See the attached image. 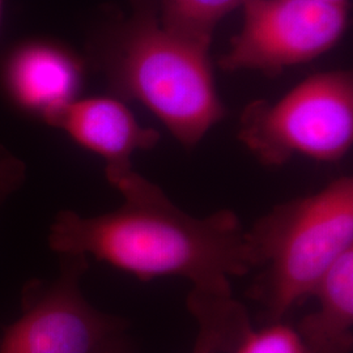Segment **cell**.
<instances>
[{
	"mask_svg": "<svg viewBox=\"0 0 353 353\" xmlns=\"http://www.w3.org/2000/svg\"><path fill=\"white\" fill-rule=\"evenodd\" d=\"M115 189L123 204L112 212L57 214L51 249L59 255L93 256L143 281L188 279L194 290L208 292H232L230 279L252 272L248 230L236 212L191 216L137 172Z\"/></svg>",
	"mask_w": 353,
	"mask_h": 353,
	"instance_id": "obj_1",
	"label": "cell"
},
{
	"mask_svg": "<svg viewBox=\"0 0 353 353\" xmlns=\"http://www.w3.org/2000/svg\"><path fill=\"white\" fill-rule=\"evenodd\" d=\"M93 54L117 99L140 102L188 150L225 117L208 49L164 28L152 0H134L132 16L106 28Z\"/></svg>",
	"mask_w": 353,
	"mask_h": 353,
	"instance_id": "obj_2",
	"label": "cell"
},
{
	"mask_svg": "<svg viewBox=\"0 0 353 353\" xmlns=\"http://www.w3.org/2000/svg\"><path fill=\"white\" fill-rule=\"evenodd\" d=\"M254 270L249 296L270 322L310 299L353 249V178L339 176L313 195L281 203L248 230Z\"/></svg>",
	"mask_w": 353,
	"mask_h": 353,
	"instance_id": "obj_3",
	"label": "cell"
},
{
	"mask_svg": "<svg viewBox=\"0 0 353 353\" xmlns=\"http://www.w3.org/2000/svg\"><path fill=\"white\" fill-rule=\"evenodd\" d=\"M239 139L265 166L294 156L339 161L353 143L352 74L322 72L276 102H252L241 115Z\"/></svg>",
	"mask_w": 353,
	"mask_h": 353,
	"instance_id": "obj_4",
	"label": "cell"
},
{
	"mask_svg": "<svg viewBox=\"0 0 353 353\" xmlns=\"http://www.w3.org/2000/svg\"><path fill=\"white\" fill-rule=\"evenodd\" d=\"M87 268V256L61 255L57 278L29 283L21 314L0 335V353H93L109 336L125 332L123 318L96 309L83 294Z\"/></svg>",
	"mask_w": 353,
	"mask_h": 353,
	"instance_id": "obj_5",
	"label": "cell"
},
{
	"mask_svg": "<svg viewBox=\"0 0 353 353\" xmlns=\"http://www.w3.org/2000/svg\"><path fill=\"white\" fill-rule=\"evenodd\" d=\"M243 24L221 58L227 71L278 74L331 50L344 36L348 3L318 0H245Z\"/></svg>",
	"mask_w": 353,
	"mask_h": 353,
	"instance_id": "obj_6",
	"label": "cell"
},
{
	"mask_svg": "<svg viewBox=\"0 0 353 353\" xmlns=\"http://www.w3.org/2000/svg\"><path fill=\"white\" fill-rule=\"evenodd\" d=\"M43 121L103 159L105 174L114 188L135 172L134 153L152 150L160 140L156 130L141 126L117 97L76 99L46 114Z\"/></svg>",
	"mask_w": 353,
	"mask_h": 353,
	"instance_id": "obj_7",
	"label": "cell"
},
{
	"mask_svg": "<svg viewBox=\"0 0 353 353\" xmlns=\"http://www.w3.org/2000/svg\"><path fill=\"white\" fill-rule=\"evenodd\" d=\"M83 63L72 51L51 41H29L8 55L1 83L10 100L42 119L74 101L83 83Z\"/></svg>",
	"mask_w": 353,
	"mask_h": 353,
	"instance_id": "obj_8",
	"label": "cell"
},
{
	"mask_svg": "<svg viewBox=\"0 0 353 353\" xmlns=\"http://www.w3.org/2000/svg\"><path fill=\"white\" fill-rule=\"evenodd\" d=\"M316 312L296 326L310 353H351L353 348V249L321 280Z\"/></svg>",
	"mask_w": 353,
	"mask_h": 353,
	"instance_id": "obj_9",
	"label": "cell"
},
{
	"mask_svg": "<svg viewBox=\"0 0 353 353\" xmlns=\"http://www.w3.org/2000/svg\"><path fill=\"white\" fill-rule=\"evenodd\" d=\"M188 309L196 321L198 332L191 353H221L252 321L246 307L232 292L191 290Z\"/></svg>",
	"mask_w": 353,
	"mask_h": 353,
	"instance_id": "obj_10",
	"label": "cell"
},
{
	"mask_svg": "<svg viewBox=\"0 0 353 353\" xmlns=\"http://www.w3.org/2000/svg\"><path fill=\"white\" fill-rule=\"evenodd\" d=\"M245 0H160L159 17L164 28L210 49L214 29Z\"/></svg>",
	"mask_w": 353,
	"mask_h": 353,
	"instance_id": "obj_11",
	"label": "cell"
},
{
	"mask_svg": "<svg viewBox=\"0 0 353 353\" xmlns=\"http://www.w3.org/2000/svg\"><path fill=\"white\" fill-rule=\"evenodd\" d=\"M221 353H310L297 330L281 321L255 328L252 323Z\"/></svg>",
	"mask_w": 353,
	"mask_h": 353,
	"instance_id": "obj_12",
	"label": "cell"
},
{
	"mask_svg": "<svg viewBox=\"0 0 353 353\" xmlns=\"http://www.w3.org/2000/svg\"><path fill=\"white\" fill-rule=\"evenodd\" d=\"M26 179L24 161L0 144V210L14 192L21 189Z\"/></svg>",
	"mask_w": 353,
	"mask_h": 353,
	"instance_id": "obj_13",
	"label": "cell"
},
{
	"mask_svg": "<svg viewBox=\"0 0 353 353\" xmlns=\"http://www.w3.org/2000/svg\"><path fill=\"white\" fill-rule=\"evenodd\" d=\"M93 353H135V350L125 336V332H119L102 341Z\"/></svg>",
	"mask_w": 353,
	"mask_h": 353,
	"instance_id": "obj_14",
	"label": "cell"
},
{
	"mask_svg": "<svg viewBox=\"0 0 353 353\" xmlns=\"http://www.w3.org/2000/svg\"><path fill=\"white\" fill-rule=\"evenodd\" d=\"M318 1H325V3H335V4H338V3H348L347 0H318Z\"/></svg>",
	"mask_w": 353,
	"mask_h": 353,
	"instance_id": "obj_15",
	"label": "cell"
},
{
	"mask_svg": "<svg viewBox=\"0 0 353 353\" xmlns=\"http://www.w3.org/2000/svg\"><path fill=\"white\" fill-rule=\"evenodd\" d=\"M1 12H3V0H0V24H1Z\"/></svg>",
	"mask_w": 353,
	"mask_h": 353,
	"instance_id": "obj_16",
	"label": "cell"
}]
</instances>
